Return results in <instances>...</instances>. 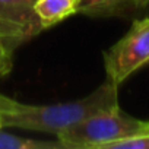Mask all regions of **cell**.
Segmentation results:
<instances>
[{"instance_id":"6","label":"cell","mask_w":149,"mask_h":149,"mask_svg":"<svg viewBox=\"0 0 149 149\" xmlns=\"http://www.w3.org/2000/svg\"><path fill=\"white\" fill-rule=\"evenodd\" d=\"M78 5L79 0H37L34 9L42 25V29H47L78 13Z\"/></svg>"},{"instance_id":"3","label":"cell","mask_w":149,"mask_h":149,"mask_svg":"<svg viewBox=\"0 0 149 149\" xmlns=\"http://www.w3.org/2000/svg\"><path fill=\"white\" fill-rule=\"evenodd\" d=\"M149 63V18L134 19L127 34L104 51L107 79L121 85L130 74Z\"/></svg>"},{"instance_id":"2","label":"cell","mask_w":149,"mask_h":149,"mask_svg":"<svg viewBox=\"0 0 149 149\" xmlns=\"http://www.w3.org/2000/svg\"><path fill=\"white\" fill-rule=\"evenodd\" d=\"M142 133H149V120L134 118L116 105L56 136L66 149H105L113 142Z\"/></svg>"},{"instance_id":"4","label":"cell","mask_w":149,"mask_h":149,"mask_svg":"<svg viewBox=\"0 0 149 149\" xmlns=\"http://www.w3.org/2000/svg\"><path fill=\"white\" fill-rule=\"evenodd\" d=\"M37 0H0V40L10 50L28 42L42 31L35 13Z\"/></svg>"},{"instance_id":"9","label":"cell","mask_w":149,"mask_h":149,"mask_svg":"<svg viewBox=\"0 0 149 149\" xmlns=\"http://www.w3.org/2000/svg\"><path fill=\"white\" fill-rule=\"evenodd\" d=\"M18 104V101L0 94V113H6V111H10L15 108V105Z\"/></svg>"},{"instance_id":"1","label":"cell","mask_w":149,"mask_h":149,"mask_svg":"<svg viewBox=\"0 0 149 149\" xmlns=\"http://www.w3.org/2000/svg\"><path fill=\"white\" fill-rule=\"evenodd\" d=\"M118 85L107 79L92 94L82 100L53 104L28 105L18 102L13 110L2 113L5 127H18L57 134L98 113L118 105Z\"/></svg>"},{"instance_id":"5","label":"cell","mask_w":149,"mask_h":149,"mask_svg":"<svg viewBox=\"0 0 149 149\" xmlns=\"http://www.w3.org/2000/svg\"><path fill=\"white\" fill-rule=\"evenodd\" d=\"M149 10V0H79L78 13L92 18H137Z\"/></svg>"},{"instance_id":"10","label":"cell","mask_w":149,"mask_h":149,"mask_svg":"<svg viewBox=\"0 0 149 149\" xmlns=\"http://www.w3.org/2000/svg\"><path fill=\"white\" fill-rule=\"evenodd\" d=\"M2 127H5V124H3V118H2V113H0V129Z\"/></svg>"},{"instance_id":"8","label":"cell","mask_w":149,"mask_h":149,"mask_svg":"<svg viewBox=\"0 0 149 149\" xmlns=\"http://www.w3.org/2000/svg\"><path fill=\"white\" fill-rule=\"evenodd\" d=\"M12 53L13 50H10L0 40V78H5L12 70Z\"/></svg>"},{"instance_id":"7","label":"cell","mask_w":149,"mask_h":149,"mask_svg":"<svg viewBox=\"0 0 149 149\" xmlns=\"http://www.w3.org/2000/svg\"><path fill=\"white\" fill-rule=\"evenodd\" d=\"M0 149H66V148L58 139L35 140L29 137H21L10 133H5L0 129Z\"/></svg>"}]
</instances>
